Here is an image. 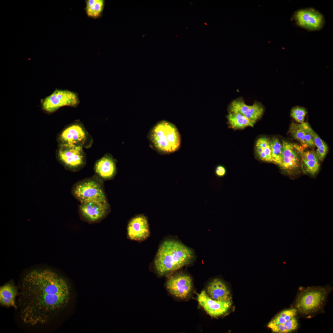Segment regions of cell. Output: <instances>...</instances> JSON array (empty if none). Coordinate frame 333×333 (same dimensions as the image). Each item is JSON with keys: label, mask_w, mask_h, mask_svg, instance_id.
Returning a JSON list of instances; mask_svg holds the SVG:
<instances>
[{"label": "cell", "mask_w": 333, "mask_h": 333, "mask_svg": "<svg viewBox=\"0 0 333 333\" xmlns=\"http://www.w3.org/2000/svg\"><path fill=\"white\" fill-rule=\"evenodd\" d=\"M70 292L66 281L48 269H35L23 280L19 299L21 319L30 326L48 323L65 307Z\"/></svg>", "instance_id": "1"}, {"label": "cell", "mask_w": 333, "mask_h": 333, "mask_svg": "<svg viewBox=\"0 0 333 333\" xmlns=\"http://www.w3.org/2000/svg\"><path fill=\"white\" fill-rule=\"evenodd\" d=\"M195 258L192 249L179 240L167 239L159 247L154 260V266L158 275L166 276L190 264Z\"/></svg>", "instance_id": "2"}, {"label": "cell", "mask_w": 333, "mask_h": 333, "mask_svg": "<svg viewBox=\"0 0 333 333\" xmlns=\"http://www.w3.org/2000/svg\"><path fill=\"white\" fill-rule=\"evenodd\" d=\"M149 138L155 149L160 153L171 154L177 151L181 143L180 133L173 124L160 121L151 129Z\"/></svg>", "instance_id": "3"}, {"label": "cell", "mask_w": 333, "mask_h": 333, "mask_svg": "<svg viewBox=\"0 0 333 333\" xmlns=\"http://www.w3.org/2000/svg\"><path fill=\"white\" fill-rule=\"evenodd\" d=\"M329 289L324 286H311L302 288L295 302L297 312L304 315L315 313L322 308L327 299Z\"/></svg>", "instance_id": "4"}, {"label": "cell", "mask_w": 333, "mask_h": 333, "mask_svg": "<svg viewBox=\"0 0 333 333\" xmlns=\"http://www.w3.org/2000/svg\"><path fill=\"white\" fill-rule=\"evenodd\" d=\"M72 193L80 203L91 201L107 202L103 181L97 175L75 183L72 187Z\"/></svg>", "instance_id": "5"}, {"label": "cell", "mask_w": 333, "mask_h": 333, "mask_svg": "<svg viewBox=\"0 0 333 333\" xmlns=\"http://www.w3.org/2000/svg\"><path fill=\"white\" fill-rule=\"evenodd\" d=\"M42 107L51 113L64 106L76 107L80 103L77 93L67 89H56L50 95L41 100Z\"/></svg>", "instance_id": "6"}, {"label": "cell", "mask_w": 333, "mask_h": 333, "mask_svg": "<svg viewBox=\"0 0 333 333\" xmlns=\"http://www.w3.org/2000/svg\"><path fill=\"white\" fill-rule=\"evenodd\" d=\"M110 211L107 202L91 201L80 203L78 212L80 218L90 224L100 222Z\"/></svg>", "instance_id": "7"}, {"label": "cell", "mask_w": 333, "mask_h": 333, "mask_svg": "<svg viewBox=\"0 0 333 333\" xmlns=\"http://www.w3.org/2000/svg\"><path fill=\"white\" fill-rule=\"evenodd\" d=\"M83 147L80 146L63 144L59 150V158L67 168L77 171L85 165L86 159Z\"/></svg>", "instance_id": "8"}, {"label": "cell", "mask_w": 333, "mask_h": 333, "mask_svg": "<svg viewBox=\"0 0 333 333\" xmlns=\"http://www.w3.org/2000/svg\"><path fill=\"white\" fill-rule=\"evenodd\" d=\"M297 313L295 308L284 310L270 321L268 327L276 333H288L294 331L298 327Z\"/></svg>", "instance_id": "9"}, {"label": "cell", "mask_w": 333, "mask_h": 333, "mask_svg": "<svg viewBox=\"0 0 333 333\" xmlns=\"http://www.w3.org/2000/svg\"><path fill=\"white\" fill-rule=\"evenodd\" d=\"M166 287L174 296L182 299L187 298L193 289L192 279L188 274L179 272L171 275L166 282Z\"/></svg>", "instance_id": "10"}, {"label": "cell", "mask_w": 333, "mask_h": 333, "mask_svg": "<svg viewBox=\"0 0 333 333\" xmlns=\"http://www.w3.org/2000/svg\"><path fill=\"white\" fill-rule=\"evenodd\" d=\"M294 17L298 25L310 31L319 30L324 23L322 14L312 8L299 10L295 12Z\"/></svg>", "instance_id": "11"}, {"label": "cell", "mask_w": 333, "mask_h": 333, "mask_svg": "<svg viewBox=\"0 0 333 333\" xmlns=\"http://www.w3.org/2000/svg\"><path fill=\"white\" fill-rule=\"evenodd\" d=\"M229 112L241 114L250 120L257 121L262 116L264 111L260 102H255L251 105L245 104L242 98L232 101L228 107Z\"/></svg>", "instance_id": "12"}, {"label": "cell", "mask_w": 333, "mask_h": 333, "mask_svg": "<svg viewBox=\"0 0 333 333\" xmlns=\"http://www.w3.org/2000/svg\"><path fill=\"white\" fill-rule=\"evenodd\" d=\"M197 301L207 313L214 317L224 314L232 305L231 300L219 301L211 298L204 290L198 295Z\"/></svg>", "instance_id": "13"}, {"label": "cell", "mask_w": 333, "mask_h": 333, "mask_svg": "<svg viewBox=\"0 0 333 333\" xmlns=\"http://www.w3.org/2000/svg\"><path fill=\"white\" fill-rule=\"evenodd\" d=\"M150 231L147 219L143 214L135 216L128 222L127 236L130 240L142 242L150 236Z\"/></svg>", "instance_id": "14"}, {"label": "cell", "mask_w": 333, "mask_h": 333, "mask_svg": "<svg viewBox=\"0 0 333 333\" xmlns=\"http://www.w3.org/2000/svg\"><path fill=\"white\" fill-rule=\"evenodd\" d=\"M282 146V160L279 166L287 171L297 169L299 166V156L303 147L283 140Z\"/></svg>", "instance_id": "15"}, {"label": "cell", "mask_w": 333, "mask_h": 333, "mask_svg": "<svg viewBox=\"0 0 333 333\" xmlns=\"http://www.w3.org/2000/svg\"><path fill=\"white\" fill-rule=\"evenodd\" d=\"M63 144L80 146H85L88 139V134L83 126L76 122L66 128L60 135Z\"/></svg>", "instance_id": "16"}, {"label": "cell", "mask_w": 333, "mask_h": 333, "mask_svg": "<svg viewBox=\"0 0 333 333\" xmlns=\"http://www.w3.org/2000/svg\"><path fill=\"white\" fill-rule=\"evenodd\" d=\"M94 171L97 176L103 181L113 179L117 173L115 160L110 155H104L96 162Z\"/></svg>", "instance_id": "17"}, {"label": "cell", "mask_w": 333, "mask_h": 333, "mask_svg": "<svg viewBox=\"0 0 333 333\" xmlns=\"http://www.w3.org/2000/svg\"><path fill=\"white\" fill-rule=\"evenodd\" d=\"M207 294L211 298L219 301L231 300L230 292L225 283L220 279L212 280L207 288Z\"/></svg>", "instance_id": "18"}, {"label": "cell", "mask_w": 333, "mask_h": 333, "mask_svg": "<svg viewBox=\"0 0 333 333\" xmlns=\"http://www.w3.org/2000/svg\"><path fill=\"white\" fill-rule=\"evenodd\" d=\"M289 131L293 138L299 142L304 148H313L315 146L312 137L304 127L303 123H292Z\"/></svg>", "instance_id": "19"}, {"label": "cell", "mask_w": 333, "mask_h": 333, "mask_svg": "<svg viewBox=\"0 0 333 333\" xmlns=\"http://www.w3.org/2000/svg\"><path fill=\"white\" fill-rule=\"evenodd\" d=\"M302 149L301 157L302 163L306 171L312 175H314L318 171L320 164L319 159L315 151L313 150L304 151Z\"/></svg>", "instance_id": "20"}, {"label": "cell", "mask_w": 333, "mask_h": 333, "mask_svg": "<svg viewBox=\"0 0 333 333\" xmlns=\"http://www.w3.org/2000/svg\"><path fill=\"white\" fill-rule=\"evenodd\" d=\"M17 291L15 286L7 283L1 286L0 288V302L1 304L7 306H13L16 308L15 298Z\"/></svg>", "instance_id": "21"}, {"label": "cell", "mask_w": 333, "mask_h": 333, "mask_svg": "<svg viewBox=\"0 0 333 333\" xmlns=\"http://www.w3.org/2000/svg\"><path fill=\"white\" fill-rule=\"evenodd\" d=\"M256 152L257 156L261 160L269 162H273L271 155L270 140L266 138H258L255 146Z\"/></svg>", "instance_id": "22"}, {"label": "cell", "mask_w": 333, "mask_h": 333, "mask_svg": "<svg viewBox=\"0 0 333 333\" xmlns=\"http://www.w3.org/2000/svg\"><path fill=\"white\" fill-rule=\"evenodd\" d=\"M230 126L235 129H241L247 127H253L256 121H252L241 114L229 112L227 116Z\"/></svg>", "instance_id": "23"}, {"label": "cell", "mask_w": 333, "mask_h": 333, "mask_svg": "<svg viewBox=\"0 0 333 333\" xmlns=\"http://www.w3.org/2000/svg\"><path fill=\"white\" fill-rule=\"evenodd\" d=\"M103 0H88L86 1V11L88 16L94 18L101 14L104 7Z\"/></svg>", "instance_id": "24"}, {"label": "cell", "mask_w": 333, "mask_h": 333, "mask_svg": "<svg viewBox=\"0 0 333 333\" xmlns=\"http://www.w3.org/2000/svg\"><path fill=\"white\" fill-rule=\"evenodd\" d=\"M270 145L273 162L279 165L282 160V144L278 138L274 137L270 140Z\"/></svg>", "instance_id": "25"}, {"label": "cell", "mask_w": 333, "mask_h": 333, "mask_svg": "<svg viewBox=\"0 0 333 333\" xmlns=\"http://www.w3.org/2000/svg\"><path fill=\"white\" fill-rule=\"evenodd\" d=\"M303 124L306 130L312 137L315 146L317 148L327 151L328 148L326 144L315 132L309 124L307 122H304Z\"/></svg>", "instance_id": "26"}, {"label": "cell", "mask_w": 333, "mask_h": 333, "mask_svg": "<svg viewBox=\"0 0 333 333\" xmlns=\"http://www.w3.org/2000/svg\"><path fill=\"white\" fill-rule=\"evenodd\" d=\"M307 112L305 108L299 106L293 108L290 111L292 117L297 122L301 124L303 123Z\"/></svg>", "instance_id": "27"}, {"label": "cell", "mask_w": 333, "mask_h": 333, "mask_svg": "<svg viewBox=\"0 0 333 333\" xmlns=\"http://www.w3.org/2000/svg\"><path fill=\"white\" fill-rule=\"evenodd\" d=\"M226 171L225 167L222 165H218L216 167L215 173L216 175L219 177H222L226 174Z\"/></svg>", "instance_id": "28"}, {"label": "cell", "mask_w": 333, "mask_h": 333, "mask_svg": "<svg viewBox=\"0 0 333 333\" xmlns=\"http://www.w3.org/2000/svg\"><path fill=\"white\" fill-rule=\"evenodd\" d=\"M327 151L317 148L315 151L316 153L319 160L322 161L325 157Z\"/></svg>", "instance_id": "29"}]
</instances>
